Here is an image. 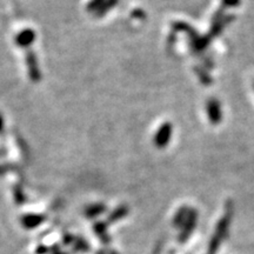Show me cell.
Instances as JSON below:
<instances>
[{"label": "cell", "instance_id": "obj_1", "mask_svg": "<svg viewBox=\"0 0 254 254\" xmlns=\"http://www.w3.org/2000/svg\"><path fill=\"white\" fill-rule=\"evenodd\" d=\"M172 137V125L169 122H165L158 128L157 133L154 136V144L157 147L163 148L169 145Z\"/></svg>", "mask_w": 254, "mask_h": 254}, {"label": "cell", "instance_id": "obj_2", "mask_svg": "<svg viewBox=\"0 0 254 254\" xmlns=\"http://www.w3.org/2000/svg\"><path fill=\"white\" fill-rule=\"evenodd\" d=\"M26 65H28V77L32 82H39L41 78L40 68H39V62L34 52L28 51L26 53Z\"/></svg>", "mask_w": 254, "mask_h": 254}, {"label": "cell", "instance_id": "obj_3", "mask_svg": "<svg viewBox=\"0 0 254 254\" xmlns=\"http://www.w3.org/2000/svg\"><path fill=\"white\" fill-rule=\"evenodd\" d=\"M206 110H207V115L210 121L213 125H218L221 120V107L219 101L217 99H210L206 104Z\"/></svg>", "mask_w": 254, "mask_h": 254}, {"label": "cell", "instance_id": "obj_4", "mask_svg": "<svg viewBox=\"0 0 254 254\" xmlns=\"http://www.w3.org/2000/svg\"><path fill=\"white\" fill-rule=\"evenodd\" d=\"M35 41V32L32 28H25L16 35V44L23 49H28Z\"/></svg>", "mask_w": 254, "mask_h": 254}, {"label": "cell", "instance_id": "obj_5", "mask_svg": "<svg viewBox=\"0 0 254 254\" xmlns=\"http://www.w3.org/2000/svg\"><path fill=\"white\" fill-rule=\"evenodd\" d=\"M44 221L43 216H37V214H26L23 217L22 223L26 228H34L38 225H40Z\"/></svg>", "mask_w": 254, "mask_h": 254}, {"label": "cell", "instance_id": "obj_6", "mask_svg": "<svg viewBox=\"0 0 254 254\" xmlns=\"http://www.w3.org/2000/svg\"><path fill=\"white\" fill-rule=\"evenodd\" d=\"M104 211H105V206L93 205V206H89V207L87 208V211H86V213H87V216L89 218H92V217L98 216V214L103 213Z\"/></svg>", "mask_w": 254, "mask_h": 254}, {"label": "cell", "instance_id": "obj_7", "mask_svg": "<svg viewBox=\"0 0 254 254\" xmlns=\"http://www.w3.org/2000/svg\"><path fill=\"white\" fill-rule=\"evenodd\" d=\"M126 213H127V207H126V206H120V207L116 208V210L113 212L112 214H111L110 219L113 220V221H115V220L120 219V218H124V216Z\"/></svg>", "mask_w": 254, "mask_h": 254}, {"label": "cell", "instance_id": "obj_8", "mask_svg": "<svg viewBox=\"0 0 254 254\" xmlns=\"http://www.w3.org/2000/svg\"><path fill=\"white\" fill-rule=\"evenodd\" d=\"M106 0H92L91 2H89L87 8L88 11H98V8H101V11H103L104 8V5H105Z\"/></svg>", "mask_w": 254, "mask_h": 254}, {"label": "cell", "instance_id": "obj_9", "mask_svg": "<svg viewBox=\"0 0 254 254\" xmlns=\"http://www.w3.org/2000/svg\"><path fill=\"white\" fill-rule=\"evenodd\" d=\"M223 1L228 7H234V6H238L240 4V0H223Z\"/></svg>", "mask_w": 254, "mask_h": 254}, {"label": "cell", "instance_id": "obj_10", "mask_svg": "<svg viewBox=\"0 0 254 254\" xmlns=\"http://www.w3.org/2000/svg\"><path fill=\"white\" fill-rule=\"evenodd\" d=\"M2 130H4V118L0 114V133L2 132Z\"/></svg>", "mask_w": 254, "mask_h": 254}]
</instances>
